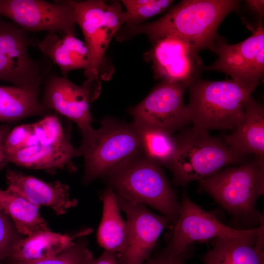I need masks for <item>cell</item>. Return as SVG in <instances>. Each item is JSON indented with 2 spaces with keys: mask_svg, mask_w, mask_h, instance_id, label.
<instances>
[{
  "mask_svg": "<svg viewBox=\"0 0 264 264\" xmlns=\"http://www.w3.org/2000/svg\"><path fill=\"white\" fill-rule=\"evenodd\" d=\"M118 254L104 250L98 258H95L88 249L85 254L83 264H118Z\"/></svg>",
  "mask_w": 264,
  "mask_h": 264,
  "instance_id": "obj_32",
  "label": "cell"
},
{
  "mask_svg": "<svg viewBox=\"0 0 264 264\" xmlns=\"http://www.w3.org/2000/svg\"><path fill=\"white\" fill-rule=\"evenodd\" d=\"M38 93L16 86H0V122H10L27 117L46 115Z\"/></svg>",
  "mask_w": 264,
  "mask_h": 264,
  "instance_id": "obj_24",
  "label": "cell"
},
{
  "mask_svg": "<svg viewBox=\"0 0 264 264\" xmlns=\"http://www.w3.org/2000/svg\"><path fill=\"white\" fill-rule=\"evenodd\" d=\"M10 130V128L7 126L2 125L0 127V168H1L4 158V142Z\"/></svg>",
  "mask_w": 264,
  "mask_h": 264,
  "instance_id": "obj_33",
  "label": "cell"
},
{
  "mask_svg": "<svg viewBox=\"0 0 264 264\" xmlns=\"http://www.w3.org/2000/svg\"><path fill=\"white\" fill-rule=\"evenodd\" d=\"M171 238L164 248L169 254L182 253L194 242L211 238H244L257 234L258 227L238 229L227 226L214 215L192 201L184 192Z\"/></svg>",
  "mask_w": 264,
  "mask_h": 264,
  "instance_id": "obj_10",
  "label": "cell"
},
{
  "mask_svg": "<svg viewBox=\"0 0 264 264\" xmlns=\"http://www.w3.org/2000/svg\"><path fill=\"white\" fill-rule=\"evenodd\" d=\"M193 81H163L130 112L133 123L172 134L191 122L189 109L184 102L185 90Z\"/></svg>",
  "mask_w": 264,
  "mask_h": 264,
  "instance_id": "obj_9",
  "label": "cell"
},
{
  "mask_svg": "<svg viewBox=\"0 0 264 264\" xmlns=\"http://www.w3.org/2000/svg\"><path fill=\"white\" fill-rule=\"evenodd\" d=\"M175 138L176 150L167 168L176 185L185 186L191 181L212 176L224 167L246 162L244 155L206 130L193 127L182 130Z\"/></svg>",
  "mask_w": 264,
  "mask_h": 264,
  "instance_id": "obj_5",
  "label": "cell"
},
{
  "mask_svg": "<svg viewBox=\"0 0 264 264\" xmlns=\"http://www.w3.org/2000/svg\"><path fill=\"white\" fill-rule=\"evenodd\" d=\"M100 199L103 213L97 232V242L105 250L115 252L120 256L128 245V224L120 214L117 195L111 188L108 187L101 194Z\"/></svg>",
  "mask_w": 264,
  "mask_h": 264,
  "instance_id": "obj_22",
  "label": "cell"
},
{
  "mask_svg": "<svg viewBox=\"0 0 264 264\" xmlns=\"http://www.w3.org/2000/svg\"><path fill=\"white\" fill-rule=\"evenodd\" d=\"M82 137L78 149L84 157L85 184L107 177L142 154L139 135L132 123L107 117L101 121L100 128Z\"/></svg>",
  "mask_w": 264,
  "mask_h": 264,
  "instance_id": "obj_4",
  "label": "cell"
},
{
  "mask_svg": "<svg viewBox=\"0 0 264 264\" xmlns=\"http://www.w3.org/2000/svg\"><path fill=\"white\" fill-rule=\"evenodd\" d=\"M232 131L223 139L232 150L242 155L264 157V108L251 96L242 119Z\"/></svg>",
  "mask_w": 264,
  "mask_h": 264,
  "instance_id": "obj_21",
  "label": "cell"
},
{
  "mask_svg": "<svg viewBox=\"0 0 264 264\" xmlns=\"http://www.w3.org/2000/svg\"><path fill=\"white\" fill-rule=\"evenodd\" d=\"M93 231L91 228H85L71 234H60L51 231L37 232L19 240L6 260L31 261L55 257L74 244L78 238L85 237Z\"/></svg>",
  "mask_w": 264,
  "mask_h": 264,
  "instance_id": "obj_18",
  "label": "cell"
},
{
  "mask_svg": "<svg viewBox=\"0 0 264 264\" xmlns=\"http://www.w3.org/2000/svg\"><path fill=\"white\" fill-rule=\"evenodd\" d=\"M142 154L159 166H169L176 150V139L163 131L135 124Z\"/></svg>",
  "mask_w": 264,
  "mask_h": 264,
  "instance_id": "obj_25",
  "label": "cell"
},
{
  "mask_svg": "<svg viewBox=\"0 0 264 264\" xmlns=\"http://www.w3.org/2000/svg\"><path fill=\"white\" fill-rule=\"evenodd\" d=\"M259 22L252 35L240 43L229 44L219 40L214 42L212 50L219 58L203 69L223 72L238 82L259 84L264 71V30L261 17Z\"/></svg>",
  "mask_w": 264,
  "mask_h": 264,
  "instance_id": "obj_13",
  "label": "cell"
},
{
  "mask_svg": "<svg viewBox=\"0 0 264 264\" xmlns=\"http://www.w3.org/2000/svg\"><path fill=\"white\" fill-rule=\"evenodd\" d=\"M100 91L98 79L87 80L78 86L67 77L51 74L46 79L41 103L45 109L75 123L83 136L93 130L89 104L97 98Z\"/></svg>",
  "mask_w": 264,
  "mask_h": 264,
  "instance_id": "obj_12",
  "label": "cell"
},
{
  "mask_svg": "<svg viewBox=\"0 0 264 264\" xmlns=\"http://www.w3.org/2000/svg\"><path fill=\"white\" fill-rule=\"evenodd\" d=\"M6 190L22 196L32 204L50 208L58 215L75 207L77 199L70 197L68 185L59 181L47 183L31 176L9 169L6 174Z\"/></svg>",
  "mask_w": 264,
  "mask_h": 264,
  "instance_id": "obj_16",
  "label": "cell"
},
{
  "mask_svg": "<svg viewBox=\"0 0 264 264\" xmlns=\"http://www.w3.org/2000/svg\"><path fill=\"white\" fill-rule=\"evenodd\" d=\"M257 84L234 80L211 82L194 79L188 87L187 105L193 127L233 131Z\"/></svg>",
  "mask_w": 264,
  "mask_h": 264,
  "instance_id": "obj_2",
  "label": "cell"
},
{
  "mask_svg": "<svg viewBox=\"0 0 264 264\" xmlns=\"http://www.w3.org/2000/svg\"><path fill=\"white\" fill-rule=\"evenodd\" d=\"M38 144L32 124L16 126L10 131L4 140V155L16 153Z\"/></svg>",
  "mask_w": 264,
  "mask_h": 264,
  "instance_id": "obj_29",
  "label": "cell"
},
{
  "mask_svg": "<svg viewBox=\"0 0 264 264\" xmlns=\"http://www.w3.org/2000/svg\"><path fill=\"white\" fill-rule=\"evenodd\" d=\"M117 196L119 208L126 214L129 229L128 245L118 256V264H141L152 254L163 231L174 226L175 222L154 213L145 205Z\"/></svg>",
  "mask_w": 264,
  "mask_h": 264,
  "instance_id": "obj_14",
  "label": "cell"
},
{
  "mask_svg": "<svg viewBox=\"0 0 264 264\" xmlns=\"http://www.w3.org/2000/svg\"><path fill=\"white\" fill-rule=\"evenodd\" d=\"M171 0H123L125 7L123 20L127 26L136 25L142 21L162 13L173 3Z\"/></svg>",
  "mask_w": 264,
  "mask_h": 264,
  "instance_id": "obj_26",
  "label": "cell"
},
{
  "mask_svg": "<svg viewBox=\"0 0 264 264\" xmlns=\"http://www.w3.org/2000/svg\"><path fill=\"white\" fill-rule=\"evenodd\" d=\"M193 245L191 244L181 253L172 255L163 248L153 254L141 264H185L192 254Z\"/></svg>",
  "mask_w": 264,
  "mask_h": 264,
  "instance_id": "obj_31",
  "label": "cell"
},
{
  "mask_svg": "<svg viewBox=\"0 0 264 264\" xmlns=\"http://www.w3.org/2000/svg\"><path fill=\"white\" fill-rule=\"evenodd\" d=\"M32 124L39 144L47 145L61 141L65 136L70 124L65 130L57 114H48Z\"/></svg>",
  "mask_w": 264,
  "mask_h": 264,
  "instance_id": "obj_27",
  "label": "cell"
},
{
  "mask_svg": "<svg viewBox=\"0 0 264 264\" xmlns=\"http://www.w3.org/2000/svg\"><path fill=\"white\" fill-rule=\"evenodd\" d=\"M37 47L45 56L58 66L63 76L74 69L86 70L90 63L89 52L85 42L72 34L47 33L41 40H31V44Z\"/></svg>",
  "mask_w": 264,
  "mask_h": 264,
  "instance_id": "obj_20",
  "label": "cell"
},
{
  "mask_svg": "<svg viewBox=\"0 0 264 264\" xmlns=\"http://www.w3.org/2000/svg\"><path fill=\"white\" fill-rule=\"evenodd\" d=\"M238 3V0H182L156 21L127 26L119 37L124 39L144 34L155 42L173 36L197 53L205 48L213 50L219 25Z\"/></svg>",
  "mask_w": 264,
  "mask_h": 264,
  "instance_id": "obj_1",
  "label": "cell"
},
{
  "mask_svg": "<svg viewBox=\"0 0 264 264\" xmlns=\"http://www.w3.org/2000/svg\"><path fill=\"white\" fill-rule=\"evenodd\" d=\"M246 3L252 9L257 12L259 17H262L264 10V0H247Z\"/></svg>",
  "mask_w": 264,
  "mask_h": 264,
  "instance_id": "obj_34",
  "label": "cell"
},
{
  "mask_svg": "<svg viewBox=\"0 0 264 264\" xmlns=\"http://www.w3.org/2000/svg\"><path fill=\"white\" fill-rule=\"evenodd\" d=\"M147 57L153 65L155 76L164 82L182 83L196 79L201 61L186 43L173 36L155 41Z\"/></svg>",
  "mask_w": 264,
  "mask_h": 264,
  "instance_id": "obj_15",
  "label": "cell"
},
{
  "mask_svg": "<svg viewBox=\"0 0 264 264\" xmlns=\"http://www.w3.org/2000/svg\"><path fill=\"white\" fill-rule=\"evenodd\" d=\"M0 16L10 19L26 32L76 36L74 9L69 0H0Z\"/></svg>",
  "mask_w": 264,
  "mask_h": 264,
  "instance_id": "obj_11",
  "label": "cell"
},
{
  "mask_svg": "<svg viewBox=\"0 0 264 264\" xmlns=\"http://www.w3.org/2000/svg\"><path fill=\"white\" fill-rule=\"evenodd\" d=\"M39 208L18 194L0 189V209L12 220L21 234L27 236L51 231Z\"/></svg>",
  "mask_w": 264,
  "mask_h": 264,
  "instance_id": "obj_23",
  "label": "cell"
},
{
  "mask_svg": "<svg viewBox=\"0 0 264 264\" xmlns=\"http://www.w3.org/2000/svg\"><path fill=\"white\" fill-rule=\"evenodd\" d=\"M199 188L235 219L258 226L264 221L255 205L264 193V157L220 170L199 180Z\"/></svg>",
  "mask_w": 264,
  "mask_h": 264,
  "instance_id": "obj_3",
  "label": "cell"
},
{
  "mask_svg": "<svg viewBox=\"0 0 264 264\" xmlns=\"http://www.w3.org/2000/svg\"><path fill=\"white\" fill-rule=\"evenodd\" d=\"M264 221L259 232L244 238L215 239L203 255V264H264Z\"/></svg>",
  "mask_w": 264,
  "mask_h": 264,
  "instance_id": "obj_19",
  "label": "cell"
},
{
  "mask_svg": "<svg viewBox=\"0 0 264 264\" xmlns=\"http://www.w3.org/2000/svg\"><path fill=\"white\" fill-rule=\"evenodd\" d=\"M31 44L25 31L0 20V81L38 93L49 67L29 57Z\"/></svg>",
  "mask_w": 264,
  "mask_h": 264,
  "instance_id": "obj_8",
  "label": "cell"
},
{
  "mask_svg": "<svg viewBox=\"0 0 264 264\" xmlns=\"http://www.w3.org/2000/svg\"><path fill=\"white\" fill-rule=\"evenodd\" d=\"M0 264H2V263H0Z\"/></svg>",
  "mask_w": 264,
  "mask_h": 264,
  "instance_id": "obj_35",
  "label": "cell"
},
{
  "mask_svg": "<svg viewBox=\"0 0 264 264\" xmlns=\"http://www.w3.org/2000/svg\"><path fill=\"white\" fill-rule=\"evenodd\" d=\"M69 0L89 52V65L85 70V76L88 80L98 79L100 66L108 46L124 23L123 11L118 1L108 4L100 0Z\"/></svg>",
  "mask_w": 264,
  "mask_h": 264,
  "instance_id": "obj_7",
  "label": "cell"
},
{
  "mask_svg": "<svg viewBox=\"0 0 264 264\" xmlns=\"http://www.w3.org/2000/svg\"><path fill=\"white\" fill-rule=\"evenodd\" d=\"M110 188L118 196L149 206L175 223L180 203L160 166L142 154L107 177Z\"/></svg>",
  "mask_w": 264,
  "mask_h": 264,
  "instance_id": "obj_6",
  "label": "cell"
},
{
  "mask_svg": "<svg viewBox=\"0 0 264 264\" xmlns=\"http://www.w3.org/2000/svg\"><path fill=\"white\" fill-rule=\"evenodd\" d=\"M71 130L69 124L65 136L59 142L47 145L38 144L16 153L5 155L1 167L11 163L52 173L57 169H64L76 172L77 168L72 159L81 154L78 148L74 147L71 143Z\"/></svg>",
  "mask_w": 264,
  "mask_h": 264,
  "instance_id": "obj_17",
  "label": "cell"
},
{
  "mask_svg": "<svg viewBox=\"0 0 264 264\" xmlns=\"http://www.w3.org/2000/svg\"><path fill=\"white\" fill-rule=\"evenodd\" d=\"M22 238L12 220L0 209V263L7 260L15 244Z\"/></svg>",
  "mask_w": 264,
  "mask_h": 264,
  "instance_id": "obj_30",
  "label": "cell"
},
{
  "mask_svg": "<svg viewBox=\"0 0 264 264\" xmlns=\"http://www.w3.org/2000/svg\"><path fill=\"white\" fill-rule=\"evenodd\" d=\"M88 244L85 237H81L74 244L55 257L31 261L8 262V264H83L88 249Z\"/></svg>",
  "mask_w": 264,
  "mask_h": 264,
  "instance_id": "obj_28",
  "label": "cell"
}]
</instances>
